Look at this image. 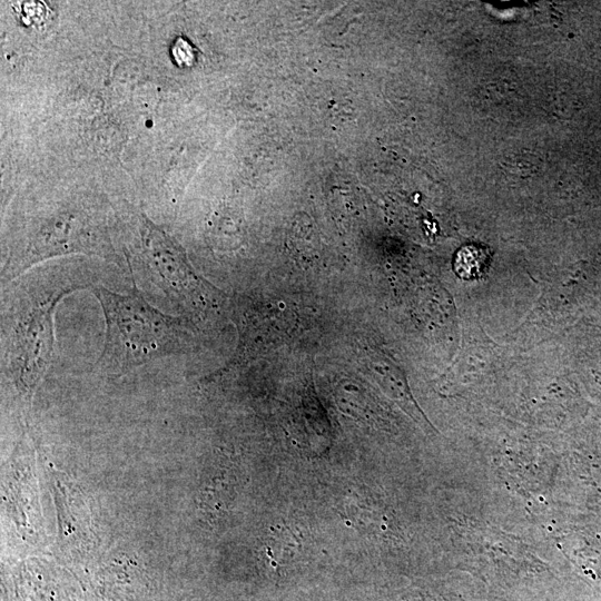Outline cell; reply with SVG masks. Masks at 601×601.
Masks as SVG:
<instances>
[{
	"instance_id": "obj_8",
	"label": "cell",
	"mask_w": 601,
	"mask_h": 601,
	"mask_svg": "<svg viewBox=\"0 0 601 601\" xmlns=\"http://www.w3.org/2000/svg\"><path fill=\"white\" fill-rule=\"evenodd\" d=\"M396 601H423V600L418 599V598H413V597H405V598L398 599Z\"/></svg>"
},
{
	"instance_id": "obj_1",
	"label": "cell",
	"mask_w": 601,
	"mask_h": 601,
	"mask_svg": "<svg viewBox=\"0 0 601 601\" xmlns=\"http://www.w3.org/2000/svg\"><path fill=\"white\" fill-rule=\"evenodd\" d=\"M78 273L26 275L2 305V373L29 402L46 374L55 347V311L67 294L87 287Z\"/></svg>"
},
{
	"instance_id": "obj_5",
	"label": "cell",
	"mask_w": 601,
	"mask_h": 601,
	"mask_svg": "<svg viewBox=\"0 0 601 601\" xmlns=\"http://www.w3.org/2000/svg\"><path fill=\"white\" fill-rule=\"evenodd\" d=\"M234 470L235 466L233 465L225 464L221 466L219 464L214 467L211 473L208 474L207 481L200 493V505L206 508L207 511L211 510L216 501V496H219L218 512H220L223 508L228 506L234 500L233 496L236 494L238 483V476Z\"/></svg>"
},
{
	"instance_id": "obj_7",
	"label": "cell",
	"mask_w": 601,
	"mask_h": 601,
	"mask_svg": "<svg viewBox=\"0 0 601 601\" xmlns=\"http://www.w3.org/2000/svg\"><path fill=\"white\" fill-rule=\"evenodd\" d=\"M489 252L476 245L462 247L454 258V270L463 279H476L486 269Z\"/></svg>"
},
{
	"instance_id": "obj_6",
	"label": "cell",
	"mask_w": 601,
	"mask_h": 601,
	"mask_svg": "<svg viewBox=\"0 0 601 601\" xmlns=\"http://www.w3.org/2000/svg\"><path fill=\"white\" fill-rule=\"evenodd\" d=\"M302 551V540L287 524L272 528L267 539L266 554L274 568L288 564Z\"/></svg>"
},
{
	"instance_id": "obj_2",
	"label": "cell",
	"mask_w": 601,
	"mask_h": 601,
	"mask_svg": "<svg viewBox=\"0 0 601 601\" xmlns=\"http://www.w3.org/2000/svg\"><path fill=\"white\" fill-rule=\"evenodd\" d=\"M106 323L104 346L97 366L110 376H121L151 361L185 351V321L150 305L138 287L118 294L102 285L91 286Z\"/></svg>"
},
{
	"instance_id": "obj_4",
	"label": "cell",
	"mask_w": 601,
	"mask_h": 601,
	"mask_svg": "<svg viewBox=\"0 0 601 601\" xmlns=\"http://www.w3.org/2000/svg\"><path fill=\"white\" fill-rule=\"evenodd\" d=\"M344 520L361 532H374L382 526V516L373 500L364 491L353 490L339 503Z\"/></svg>"
},
{
	"instance_id": "obj_3",
	"label": "cell",
	"mask_w": 601,
	"mask_h": 601,
	"mask_svg": "<svg viewBox=\"0 0 601 601\" xmlns=\"http://www.w3.org/2000/svg\"><path fill=\"white\" fill-rule=\"evenodd\" d=\"M141 258L164 292L184 300L198 294L199 279L184 249L145 215L139 218Z\"/></svg>"
}]
</instances>
